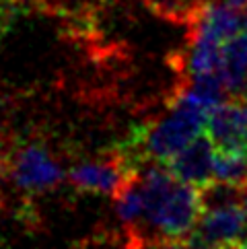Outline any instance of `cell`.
Returning a JSON list of instances; mask_svg holds the SVG:
<instances>
[{
    "mask_svg": "<svg viewBox=\"0 0 247 249\" xmlns=\"http://www.w3.org/2000/svg\"><path fill=\"white\" fill-rule=\"evenodd\" d=\"M245 212L243 206L202 212L196 227L185 235L190 249H233L243 239Z\"/></svg>",
    "mask_w": 247,
    "mask_h": 249,
    "instance_id": "1",
    "label": "cell"
},
{
    "mask_svg": "<svg viewBox=\"0 0 247 249\" xmlns=\"http://www.w3.org/2000/svg\"><path fill=\"white\" fill-rule=\"evenodd\" d=\"M11 177L19 188L27 192H48L64 179V173L46 148L29 144L15 153Z\"/></svg>",
    "mask_w": 247,
    "mask_h": 249,
    "instance_id": "2",
    "label": "cell"
},
{
    "mask_svg": "<svg viewBox=\"0 0 247 249\" xmlns=\"http://www.w3.org/2000/svg\"><path fill=\"white\" fill-rule=\"evenodd\" d=\"M134 171H138V169H130L126 165V161L116 153L109 161L78 163L76 167L70 169L68 179L76 190H81V192L116 196Z\"/></svg>",
    "mask_w": 247,
    "mask_h": 249,
    "instance_id": "3",
    "label": "cell"
},
{
    "mask_svg": "<svg viewBox=\"0 0 247 249\" xmlns=\"http://www.w3.org/2000/svg\"><path fill=\"white\" fill-rule=\"evenodd\" d=\"M214 144L208 134H198L183 150L171 157L165 165L177 179L202 188L214 179Z\"/></svg>",
    "mask_w": 247,
    "mask_h": 249,
    "instance_id": "4",
    "label": "cell"
},
{
    "mask_svg": "<svg viewBox=\"0 0 247 249\" xmlns=\"http://www.w3.org/2000/svg\"><path fill=\"white\" fill-rule=\"evenodd\" d=\"M206 134L218 153H245V124L237 101H225L210 111Z\"/></svg>",
    "mask_w": 247,
    "mask_h": 249,
    "instance_id": "5",
    "label": "cell"
},
{
    "mask_svg": "<svg viewBox=\"0 0 247 249\" xmlns=\"http://www.w3.org/2000/svg\"><path fill=\"white\" fill-rule=\"evenodd\" d=\"M223 41L216 39L202 29L192 27V41L190 52L185 56V70L190 74H206V72H220L223 68Z\"/></svg>",
    "mask_w": 247,
    "mask_h": 249,
    "instance_id": "6",
    "label": "cell"
},
{
    "mask_svg": "<svg viewBox=\"0 0 247 249\" xmlns=\"http://www.w3.org/2000/svg\"><path fill=\"white\" fill-rule=\"evenodd\" d=\"M245 188H247V185H237V183L218 181V179L208 181L206 185L198 188L200 190V206H202V212H212V210L243 206Z\"/></svg>",
    "mask_w": 247,
    "mask_h": 249,
    "instance_id": "7",
    "label": "cell"
},
{
    "mask_svg": "<svg viewBox=\"0 0 247 249\" xmlns=\"http://www.w3.org/2000/svg\"><path fill=\"white\" fill-rule=\"evenodd\" d=\"M214 179L237 185H247V155L218 153L214 157Z\"/></svg>",
    "mask_w": 247,
    "mask_h": 249,
    "instance_id": "8",
    "label": "cell"
},
{
    "mask_svg": "<svg viewBox=\"0 0 247 249\" xmlns=\"http://www.w3.org/2000/svg\"><path fill=\"white\" fill-rule=\"evenodd\" d=\"M17 2L19 0H2L0 2V37L13 27L15 15H17Z\"/></svg>",
    "mask_w": 247,
    "mask_h": 249,
    "instance_id": "9",
    "label": "cell"
},
{
    "mask_svg": "<svg viewBox=\"0 0 247 249\" xmlns=\"http://www.w3.org/2000/svg\"><path fill=\"white\" fill-rule=\"evenodd\" d=\"M153 249H190L188 245H185V241L181 239H169V241H157L153 245Z\"/></svg>",
    "mask_w": 247,
    "mask_h": 249,
    "instance_id": "10",
    "label": "cell"
},
{
    "mask_svg": "<svg viewBox=\"0 0 247 249\" xmlns=\"http://www.w3.org/2000/svg\"><path fill=\"white\" fill-rule=\"evenodd\" d=\"M225 2L235 6V8H245L247 6V0H225Z\"/></svg>",
    "mask_w": 247,
    "mask_h": 249,
    "instance_id": "11",
    "label": "cell"
},
{
    "mask_svg": "<svg viewBox=\"0 0 247 249\" xmlns=\"http://www.w3.org/2000/svg\"><path fill=\"white\" fill-rule=\"evenodd\" d=\"M243 212H245V231H243V239L247 237V188H245V198H243Z\"/></svg>",
    "mask_w": 247,
    "mask_h": 249,
    "instance_id": "12",
    "label": "cell"
},
{
    "mask_svg": "<svg viewBox=\"0 0 247 249\" xmlns=\"http://www.w3.org/2000/svg\"><path fill=\"white\" fill-rule=\"evenodd\" d=\"M233 249H247V237H245V239H241V241L237 243Z\"/></svg>",
    "mask_w": 247,
    "mask_h": 249,
    "instance_id": "13",
    "label": "cell"
},
{
    "mask_svg": "<svg viewBox=\"0 0 247 249\" xmlns=\"http://www.w3.org/2000/svg\"><path fill=\"white\" fill-rule=\"evenodd\" d=\"M241 15H243V29H247V6L243 8V13H241Z\"/></svg>",
    "mask_w": 247,
    "mask_h": 249,
    "instance_id": "14",
    "label": "cell"
},
{
    "mask_svg": "<svg viewBox=\"0 0 247 249\" xmlns=\"http://www.w3.org/2000/svg\"><path fill=\"white\" fill-rule=\"evenodd\" d=\"M245 155H247V126H245Z\"/></svg>",
    "mask_w": 247,
    "mask_h": 249,
    "instance_id": "15",
    "label": "cell"
}]
</instances>
